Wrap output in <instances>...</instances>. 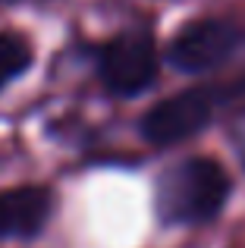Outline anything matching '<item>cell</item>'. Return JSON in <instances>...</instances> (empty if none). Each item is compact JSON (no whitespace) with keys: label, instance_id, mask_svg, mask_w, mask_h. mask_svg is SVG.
<instances>
[{"label":"cell","instance_id":"cell-3","mask_svg":"<svg viewBox=\"0 0 245 248\" xmlns=\"http://www.w3.org/2000/svg\"><path fill=\"white\" fill-rule=\"evenodd\" d=\"M98 76L104 88L117 97H132L151 88L157 79V47L154 38L141 29L113 35L98 50Z\"/></svg>","mask_w":245,"mask_h":248},{"label":"cell","instance_id":"cell-5","mask_svg":"<svg viewBox=\"0 0 245 248\" xmlns=\"http://www.w3.org/2000/svg\"><path fill=\"white\" fill-rule=\"evenodd\" d=\"M50 192L44 186L0 188V239H31L50 217Z\"/></svg>","mask_w":245,"mask_h":248},{"label":"cell","instance_id":"cell-1","mask_svg":"<svg viewBox=\"0 0 245 248\" xmlns=\"http://www.w3.org/2000/svg\"><path fill=\"white\" fill-rule=\"evenodd\" d=\"M230 173L214 157H189L160 176L157 211L167 223H208L230 198Z\"/></svg>","mask_w":245,"mask_h":248},{"label":"cell","instance_id":"cell-6","mask_svg":"<svg viewBox=\"0 0 245 248\" xmlns=\"http://www.w3.org/2000/svg\"><path fill=\"white\" fill-rule=\"evenodd\" d=\"M31 63V47L16 31H0V88H6Z\"/></svg>","mask_w":245,"mask_h":248},{"label":"cell","instance_id":"cell-7","mask_svg":"<svg viewBox=\"0 0 245 248\" xmlns=\"http://www.w3.org/2000/svg\"><path fill=\"white\" fill-rule=\"evenodd\" d=\"M242 164H245V141H242Z\"/></svg>","mask_w":245,"mask_h":248},{"label":"cell","instance_id":"cell-2","mask_svg":"<svg viewBox=\"0 0 245 248\" xmlns=\"http://www.w3.org/2000/svg\"><path fill=\"white\" fill-rule=\"evenodd\" d=\"M242 41H245V29L239 22L220 16H204L195 19V22H185L173 35L167 57L179 73L201 76L217 69L220 63H227L242 47Z\"/></svg>","mask_w":245,"mask_h":248},{"label":"cell","instance_id":"cell-4","mask_svg":"<svg viewBox=\"0 0 245 248\" xmlns=\"http://www.w3.org/2000/svg\"><path fill=\"white\" fill-rule=\"evenodd\" d=\"M217 88H185L179 94L164 97L141 116V135L157 148H170L198 135L211 123L214 110L220 107Z\"/></svg>","mask_w":245,"mask_h":248},{"label":"cell","instance_id":"cell-8","mask_svg":"<svg viewBox=\"0 0 245 248\" xmlns=\"http://www.w3.org/2000/svg\"><path fill=\"white\" fill-rule=\"evenodd\" d=\"M0 3H13V0H0Z\"/></svg>","mask_w":245,"mask_h":248}]
</instances>
